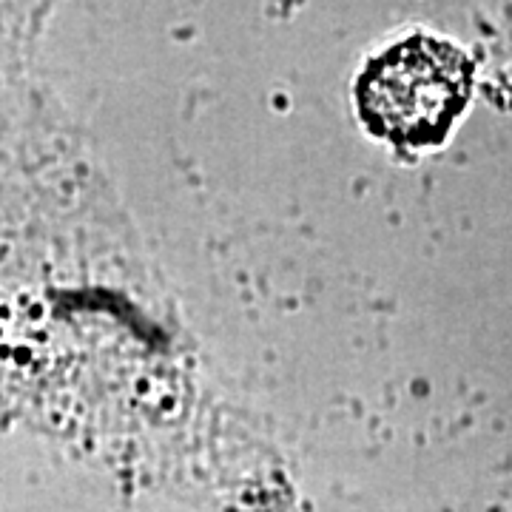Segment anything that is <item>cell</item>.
Here are the masks:
<instances>
[{"label":"cell","mask_w":512,"mask_h":512,"mask_svg":"<svg viewBox=\"0 0 512 512\" xmlns=\"http://www.w3.org/2000/svg\"><path fill=\"white\" fill-rule=\"evenodd\" d=\"M473 86L470 60L433 37H413L367 66L359 111L379 137L396 146H430L464 109Z\"/></svg>","instance_id":"1"}]
</instances>
